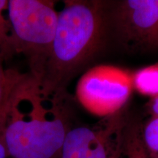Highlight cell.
Masks as SVG:
<instances>
[{"label":"cell","instance_id":"1","mask_svg":"<svg viewBox=\"0 0 158 158\" xmlns=\"http://www.w3.org/2000/svg\"><path fill=\"white\" fill-rule=\"evenodd\" d=\"M67 92L46 93L26 73L10 98L4 134L10 158H60L70 129Z\"/></svg>","mask_w":158,"mask_h":158},{"label":"cell","instance_id":"2","mask_svg":"<svg viewBox=\"0 0 158 158\" xmlns=\"http://www.w3.org/2000/svg\"><path fill=\"white\" fill-rule=\"evenodd\" d=\"M106 3L66 0L59 12L56 35L42 80L46 93L66 92L72 79L88 66L103 46Z\"/></svg>","mask_w":158,"mask_h":158},{"label":"cell","instance_id":"3","mask_svg":"<svg viewBox=\"0 0 158 158\" xmlns=\"http://www.w3.org/2000/svg\"><path fill=\"white\" fill-rule=\"evenodd\" d=\"M8 19L16 54H23L29 73L42 80L56 35L59 13L46 0H8Z\"/></svg>","mask_w":158,"mask_h":158},{"label":"cell","instance_id":"4","mask_svg":"<svg viewBox=\"0 0 158 158\" xmlns=\"http://www.w3.org/2000/svg\"><path fill=\"white\" fill-rule=\"evenodd\" d=\"M133 89V74L128 71L113 65H97L80 77L76 97L90 114L106 118L118 113Z\"/></svg>","mask_w":158,"mask_h":158},{"label":"cell","instance_id":"5","mask_svg":"<svg viewBox=\"0 0 158 158\" xmlns=\"http://www.w3.org/2000/svg\"><path fill=\"white\" fill-rule=\"evenodd\" d=\"M125 124L117 113L103 118L94 127H71L60 158H119Z\"/></svg>","mask_w":158,"mask_h":158},{"label":"cell","instance_id":"6","mask_svg":"<svg viewBox=\"0 0 158 158\" xmlns=\"http://www.w3.org/2000/svg\"><path fill=\"white\" fill-rule=\"evenodd\" d=\"M124 43L139 48H158V0H126L114 15Z\"/></svg>","mask_w":158,"mask_h":158},{"label":"cell","instance_id":"7","mask_svg":"<svg viewBox=\"0 0 158 158\" xmlns=\"http://www.w3.org/2000/svg\"><path fill=\"white\" fill-rule=\"evenodd\" d=\"M120 158H150L143 137V126L126 123L122 138Z\"/></svg>","mask_w":158,"mask_h":158},{"label":"cell","instance_id":"8","mask_svg":"<svg viewBox=\"0 0 158 158\" xmlns=\"http://www.w3.org/2000/svg\"><path fill=\"white\" fill-rule=\"evenodd\" d=\"M133 88L144 96L158 97V63L139 69L133 74Z\"/></svg>","mask_w":158,"mask_h":158},{"label":"cell","instance_id":"9","mask_svg":"<svg viewBox=\"0 0 158 158\" xmlns=\"http://www.w3.org/2000/svg\"><path fill=\"white\" fill-rule=\"evenodd\" d=\"M8 0H0V54L5 61L14 56V48L11 26L8 17L5 18V12L7 10Z\"/></svg>","mask_w":158,"mask_h":158},{"label":"cell","instance_id":"10","mask_svg":"<svg viewBox=\"0 0 158 158\" xmlns=\"http://www.w3.org/2000/svg\"><path fill=\"white\" fill-rule=\"evenodd\" d=\"M4 57L0 54V106L3 103L7 97L10 94L19 80L18 70L4 68Z\"/></svg>","mask_w":158,"mask_h":158},{"label":"cell","instance_id":"11","mask_svg":"<svg viewBox=\"0 0 158 158\" xmlns=\"http://www.w3.org/2000/svg\"><path fill=\"white\" fill-rule=\"evenodd\" d=\"M143 137L150 158H158V117H152L143 125Z\"/></svg>","mask_w":158,"mask_h":158},{"label":"cell","instance_id":"12","mask_svg":"<svg viewBox=\"0 0 158 158\" xmlns=\"http://www.w3.org/2000/svg\"><path fill=\"white\" fill-rule=\"evenodd\" d=\"M4 127L5 122L0 124V158H10L4 134Z\"/></svg>","mask_w":158,"mask_h":158},{"label":"cell","instance_id":"13","mask_svg":"<svg viewBox=\"0 0 158 158\" xmlns=\"http://www.w3.org/2000/svg\"><path fill=\"white\" fill-rule=\"evenodd\" d=\"M147 109L152 117H158V97L150 99Z\"/></svg>","mask_w":158,"mask_h":158},{"label":"cell","instance_id":"14","mask_svg":"<svg viewBox=\"0 0 158 158\" xmlns=\"http://www.w3.org/2000/svg\"><path fill=\"white\" fill-rule=\"evenodd\" d=\"M10 96L7 98V100H6V101L3 103L2 106L0 107V124L4 123L5 121L6 114H7V109H8L9 104H10Z\"/></svg>","mask_w":158,"mask_h":158},{"label":"cell","instance_id":"15","mask_svg":"<svg viewBox=\"0 0 158 158\" xmlns=\"http://www.w3.org/2000/svg\"><path fill=\"white\" fill-rule=\"evenodd\" d=\"M119 158H120V157H119Z\"/></svg>","mask_w":158,"mask_h":158}]
</instances>
